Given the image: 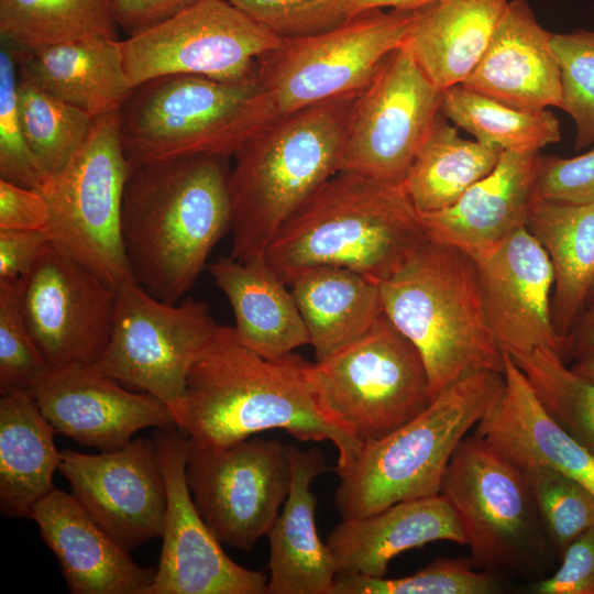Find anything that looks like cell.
Returning a JSON list of instances; mask_svg holds the SVG:
<instances>
[{"label": "cell", "instance_id": "c3c4849f", "mask_svg": "<svg viewBox=\"0 0 594 594\" xmlns=\"http://www.w3.org/2000/svg\"><path fill=\"white\" fill-rule=\"evenodd\" d=\"M200 0H109L117 28L128 36L141 33Z\"/></svg>", "mask_w": 594, "mask_h": 594}, {"label": "cell", "instance_id": "9a60e30c", "mask_svg": "<svg viewBox=\"0 0 594 594\" xmlns=\"http://www.w3.org/2000/svg\"><path fill=\"white\" fill-rule=\"evenodd\" d=\"M441 98L404 43L358 95L339 170L402 183L441 113Z\"/></svg>", "mask_w": 594, "mask_h": 594}, {"label": "cell", "instance_id": "277c9868", "mask_svg": "<svg viewBox=\"0 0 594 594\" xmlns=\"http://www.w3.org/2000/svg\"><path fill=\"white\" fill-rule=\"evenodd\" d=\"M359 94L278 118L234 154L230 173L233 258L265 257L282 224L339 172Z\"/></svg>", "mask_w": 594, "mask_h": 594}, {"label": "cell", "instance_id": "d4e9b609", "mask_svg": "<svg viewBox=\"0 0 594 594\" xmlns=\"http://www.w3.org/2000/svg\"><path fill=\"white\" fill-rule=\"evenodd\" d=\"M439 540L465 544L457 516L441 494L399 502L364 517L342 518L326 543L337 576L381 578L395 557Z\"/></svg>", "mask_w": 594, "mask_h": 594}, {"label": "cell", "instance_id": "816d5d0a", "mask_svg": "<svg viewBox=\"0 0 594 594\" xmlns=\"http://www.w3.org/2000/svg\"><path fill=\"white\" fill-rule=\"evenodd\" d=\"M570 369L581 378L594 383V352L573 362Z\"/></svg>", "mask_w": 594, "mask_h": 594}, {"label": "cell", "instance_id": "7a4b0ae2", "mask_svg": "<svg viewBox=\"0 0 594 594\" xmlns=\"http://www.w3.org/2000/svg\"><path fill=\"white\" fill-rule=\"evenodd\" d=\"M229 160L190 155L132 165L122 238L134 280L152 296L182 301L231 229Z\"/></svg>", "mask_w": 594, "mask_h": 594}, {"label": "cell", "instance_id": "f5cc1de1", "mask_svg": "<svg viewBox=\"0 0 594 594\" xmlns=\"http://www.w3.org/2000/svg\"><path fill=\"white\" fill-rule=\"evenodd\" d=\"M593 300H594V287H593V289H592V292H591V294H590L587 304H590V302L593 301ZM587 304H586V305H587Z\"/></svg>", "mask_w": 594, "mask_h": 594}, {"label": "cell", "instance_id": "5b68a950", "mask_svg": "<svg viewBox=\"0 0 594 594\" xmlns=\"http://www.w3.org/2000/svg\"><path fill=\"white\" fill-rule=\"evenodd\" d=\"M378 285L383 312L424 360L432 398L470 373H504L470 255L427 238Z\"/></svg>", "mask_w": 594, "mask_h": 594}, {"label": "cell", "instance_id": "836d02e7", "mask_svg": "<svg viewBox=\"0 0 594 594\" xmlns=\"http://www.w3.org/2000/svg\"><path fill=\"white\" fill-rule=\"evenodd\" d=\"M441 114L475 141L499 151H540L561 139L560 123L548 109H516L455 85L442 91Z\"/></svg>", "mask_w": 594, "mask_h": 594}, {"label": "cell", "instance_id": "8992f818", "mask_svg": "<svg viewBox=\"0 0 594 594\" xmlns=\"http://www.w3.org/2000/svg\"><path fill=\"white\" fill-rule=\"evenodd\" d=\"M503 385L502 373H470L441 391L407 424L362 443L355 461L339 475L336 505L341 517H364L399 502L440 494L454 452Z\"/></svg>", "mask_w": 594, "mask_h": 594}, {"label": "cell", "instance_id": "cb8c5ba5", "mask_svg": "<svg viewBox=\"0 0 594 594\" xmlns=\"http://www.w3.org/2000/svg\"><path fill=\"white\" fill-rule=\"evenodd\" d=\"M550 38L526 0H509L485 53L461 85L516 109L560 108V68Z\"/></svg>", "mask_w": 594, "mask_h": 594}, {"label": "cell", "instance_id": "4dcf8cb0", "mask_svg": "<svg viewBox=\"0 0 594 594\" xmlns=\"http://www.w3.org/2000/svg\"><path fill=\"white\" fill-rule=\"evenodd\" d=\"M316 361L363 337L383 314L380 285L350 268L316 266L288 284Z\"/></svg>", "mask_w": 594, "mask_h": 594}, {"label": "cell", "instance_id": "ee69618b", "mask_svg": "<svg viewBox=\"0 0 594 594\" xmlns=\"http://www.w3.org/2000/svg\"><path fill=\"white\" fill-rule=\"evenodd\" d=\"M537 196L565 204L594 202V144L590 151L573 157L540 156Z\"/></svg>", "mask_w": 594, "mask_h": 594}, {"label": "cell", "instance_id": "30bf717a", "mask_svg": "<svg viewBox=\"0 0 594 594\" xmlns=\"http://www.w3.org/2000/svg\"><path fill=\"white\" fill-rule=\"evenodd\" d=\"M131 167L118 112H112L95 118L69 163L59 173L43 177L36 188L48 204L52 240L114 289L134 280L121 230Z\"/></svg>", "mask_w": 594, "mask_h": 594}, {"label": "cell", "instance_id": "681fc988", "mask_svg": "<svg viewBox=\"0 0 594 594\" xmlns=\"http://www.w3.org/2000/svg\"><path fill=\"white\" fill-rule=\"evenodd\" d=\"M594 352V300L586 305L562 343L560 355L566 363Z\"/></svg>", "mask_w": 594, "mask_h": 594}, {"label": "cell", "instance_id": "603a6c76", "mask_svg": "<svg viewBox=\"0 0 594 594\" xmlns=\"http://www.w3.org/2000/svg\"><path fill=\"white\" fill-rule=\"evenodd\" d=\"M503 375L501 394L474 432L521 470L550 469L594 494V455L551 417L506 352Z\"/></svg>", "mask_w": 594, "mask_h": 594}, {"label": "cell", "instance_id": "7402d4cb", "mask_svg": "<svg viewBox=\"0 0 594 594\" xmlns=\"http://www.w3.org/2000/svg\"><path fill=\"white\" fill-rule=\"evenodd\" d=\"M30 519L56 557L72 594H147L156 569L139 565L70 493L54 488Z\"/></svg>", "mask_w": 594, "mask_h": 594}, {"label": "cell", "instance_id": "7bdbcfd3", "mask_svg": "<svg viewBox=\"0 0 594 594\" xmlns=\"http://www.w3.org/2000/svg\"><path fill=\"white\" fill-rule=\"evenodd\" d=\"M18 77L15 51L4 43L0 50V179L36 189L42 177L22 129Z\"/></svg>", "mask_w": 594, "mask_h": 594}, {"label": "cell", "instance_id": "f35d334b", "mask_svg": "<svg viewBox=\"0 0 594 594\" xmlns=\"http://www.w3.org/2000/svg\"><path fill=\"white\" fill-rule=\"evenodd\" d=\"M549 543L561 558L566 547L594 527V494L578 481L546 468L524 470Z\"/></svg>", "mask_w": 594, "mask_h": 594}, {"label": "cell", "instance_id": "8d00e7d4", "mask_svg": "<svg viewBox=\"0 0 594 594\" xmlns=\"http://www.w3.org/2000/svg\"><path fill=\"white\" fill-rule=\"evenodd\" d=\"M510 356L551 417L594 455V383L550 349Z\"/></svg>", "mask_w": 594, "mask_h": 594}, {"label": "cell", "instance_id": "60d3db41", "mask_svg": "<svg viewBox=\"0 0 594 594\" xmlns=\"http://www.w3.org/2000/svg\"><path fill=\"white\" fill-rule=\"evenodd\" d=\"M51 369L23 317L18 279L0 280V394H31Z\"/></svg>", "mask_w": 594, "mask_h": 594}, {"label": "cell", "instance_id": "7c38bea8", "mask_svg": "<svg viewBox=\"0 0 594 594\" xmlns=\"http://www.w3.org/2000/svg\"><path fill=\"white\" fill-rule=\"evenodd\" d=\"M217 327L206 302L169 304L129 280L117 288L111 336L95 366L162 400L177 422L189 370Z\"/></svg>", "mask_w": 594, "mask_h": 594}, {"label": "cell", "instance_id": "52a82bcc", "mask_svg": "<svg viewBox=\"0 0 594 594\" xmlns=\"http://www.w3.org/2000/svg\"><path fill=\"white\" fill-rule=\"evenodd\" d=\"M132 165L190 155L232 157L277 118L256 73L224 81L169 75L133 87L118 111Z\"/></svg>", "mask_w": 594, "mask_h": 594}, {"label": "cell", "instance_id": "8fae6325", "mask_svg": "<svg viewBox=\"0 0 594 594\" xmlns=\"http://www.w3.org/2000/svg\"><path fill=\"white\" fill-rule=\"evenodd\" d=\"M416 10L361 12L317 35L283 41L256 61L255 73L277 118L361 92L407 40Z\"/></svg>", "mask_w": 594, "mask_h": 594}, {"label": "cell", "instance_id": "4fadbf2b", "mask_svg": "<svg viewBox=\"0 0 594 594\" xmlns=\"http://www.w3.org/2000/svg\"><path fill=\"white\" fill-rule=\"evenodd\" d=\"M283 41L228 0H200L176 15L120 40L132 87L169 75L239 81Z\"/></svg>", "mask_w": 594, "mask_h": 594}, {"label": "cell", "instance_id": "e0dca14e", "mask_svg": "<svg viewBox=\"0 0 594 594\" xmlns=\"http://www.w3.org/2000/svg\"><path fill=\"white\" fill-rule=\"evenodd\" d=\"M153 441L167 506L160 562L147 594H266V575L230 559L198 513L186 479V436L173 425L157 428Z\"/></svg>", "mask_w": 594, "mask_h": 594}, {"label": "cell", "instance_id": "b9f144b4", "mask_svg": "<svg viewBox=\"0 0 594 594\" xmlns=\"http://www.w3.org/2000/svg\"><path fill=\"white\" fill-rule=\"evenodd\" d=\"M282 41L333 30L353 18L351 0H228Z\"/></svg>", "mask_w": 594, "mask_h": 594}, {"label": "cell", "instance_id": "3957f363", "mask_svg": "<svg viewBox=\"0 0 594 594\" xmlns=\"http://www.w3.org/2000/svg\"><path fill=\"white\" fill-rule=\"evenodd\" d=\"M425 239L402 183L339 170L282 224L265 260L287 285L316 266L350 268L380 283Z\"/></svg>", "mask_w": 594, "mask_h": 594}, {"label": "cell", "instance_id": "ffe728a7", "mask_svg": "<svg viewBox=\"0 0 594 594\" xmlns=\"http://www.w3.org/2000/svg\"><path fill=\"white\" fill-rule=\"evenodd\" d=\"M474 261L486 320L501 349L509 355L538 349L560 354L551 319L553 270L527 228Z\"/></svg>", "mask_w": 594, "mask_h": 594}, {"label": "cell", "instance_id": "6da1fadb", "mask_svg": "<svg viewBox=\"0 0 594 594\" xmlns=\"http://www.w3.org/2000/svg\"><path fill=\"white\" fill-rule=\"evenodd\" d=\"M309 365L294 352L263 358L245 346L232 327L218 324L189 370L176 426L196 449L228 447L272 429L301 442L330 441L340 475L362 443L327 411L309 378Z\"/></svg>", "mask_w": 594, "mask_h": 594}, {"label": "cell", "instance_id": "7dc6e473", "mask_svg": "<svg viewBox=\"0 0 594 594\" xmlns=\"http://www.w3.org/2000/svg\"><path fill=\"white\" fill-rule=\"evenodd\" d=\"M51 241L48 231L0 230V280L21 278Z\"/></svg>", "mask_w": 594, "mask_h": 594}, {"label": "cell", "instance_id": "484cf974", "mask_svg": "<svg viewBox=\"0 0 594 594\" xmlns=\"http://www.w3.org/2000/svg\"><path fill=\"white\" fill-rule=\"evenodd\" d=\"M290 462L288 496L268 530L267 593L331 594L336 569L327 543L316 526L317 498L312 481L328 471L324 455L316 448L301 450L287 444Z\"/></svg>", "mask_w": 594, "mask_h": 594}, {"label": "cell", "instance_id": "d6986e66", "mask_svg": "<svg viewBox=\"0 0 594 594\" xmlns=\"http://www.w3.org/2000/svg\"><path fill=\"white\" fill-rule=\"evenodd\" d=\"M31 396L58 433L101 451L122 448L144 428L176 425L162 400L120 386L95 364L53 367Z\"/></svg>", "mask_w": 594, "mask_h": 594}, {"label": "cell", "instance_id": "4316f807", "mask_svg": "<svg viewBox=\"0 0 594 594\" xmlns=\"http://www.w3.org/2000/svg\"><path fill=\"white\" fill-rule=\"evenodd\" d=\"M14 51L22 73L92 119L118 112L133 89L117 37L94 36Z\"/></svg>", "mask_w": 594, "mask_h": 594}, {"label": "cell", "instance_id": "ac0fdd59", "mask_svg": "<svg viewBox=\"0 0 594 594\" xmlns=\"http://www.w3.org/2000/svg\"><path fill=\"white\" fill-rule=\"evenodd\" d=\"M58 470L91 518L129 551L162 536L167 494L153 439L98 454L66 449Z\"/></svg>", "mask_w": 594, "mask_h": 594}, {"label": "cell", "instance_id": "74e56055", "mask_svg": "<svg viewBox=\"0 0 594 594\" xmlns=\"http://www.w3.org/2000/svg\"><path fill=\"white\" fill-rule=\"evenodd\" d=\"M502 590L499 574L477 571L470 558H439L398 579L337 576L331 594H494Z\"/></svg>", "mask_w": 594, "mask_h": 594}, {"label": "cell", "instance_id": "bcb514c9", "mask_svg": "<svg viewBox=\"0 0 594 594\" xmlns=\"http://www.w3.org/2000/svg\"><path fill=\"white\" fill-rule=\"evenodd\" d=\"M50 208L44 196L0 179V230L48 231Z\"/></svg>", "mask_w": 594, "mask_h": 594}, {"label": "cell", "instance_id": "f546056e", "mask_svg": "<svg viewBox=\"0 0 594 594\" xmlns=\"http://www.w3.org/2000/svg\"><path fill=\"white\" fill-rule=\"evenodd\" d=\"M526 228L553 270L551 319L562 348L594 287V202L565 204L537 196Z\"/></svg>", "mask_w": 594, "mask_h": 594}, {"label": "cell", "instance_id": "f6af8a7d", "mask_svg": "<svg viewBox=\"0 0 594 594\" xmlns=\"http://www.w3.org/2000/svg\"><path fill=\"white\" fill-rule=\"evenodd\" d=\"M535 594H594V527L563 551L559 569L530 586Z\"/></svg>", "mask_w": 594, "mask_h": 594}, {"label": "cell", "instance_id": "5bb4252c", "mask_svg": "<svg viewBox=\"0 0 594 594\" xmlns=\"http://www.w3.org/2000/svg\"><path fill=\"white\" fill-rule=\"evenodd\" d=\"M287 446L248 438L228 447L188 446L186 479L194 504L224 546L251 551L276 520L290 487Z\"/></svg>", "mask_w": 594, "mask_h": 594}, {"label": "cell", "instance_id": "44dd1931", "mask_svg": "<svg viewBox=\"0 0 594 594\" xmlns=\"http://www.w3.org/2000/svg\"><path fill=\"white\" fill-rule=\"evenodd\" d=\"M539 151H502L496 166L451 207L420 215L427 238L473 260L526 227L537 198Z\"/></svg>", "mask_w": 594, "mask_h": 594}, {"label": "cell", "instance_id": "d590c367", "mask_svg": "<svg viewBox=\"0 0 594 594\" xmlns=\"http://www.w3.org/2000/svg\"><path fill=\"white\" fill-rule=\"evenodd\" d=\"M18 98L24 138L41 177L59 173L85 142L94 119L45 91L20 69Z\"/></svg>", "mask_w": 594, "mask_h": 594}, {"label": "cell", "instance_id": "f1b7e54d", "mask_svg": "<svg viewBox=\"0 0 594 594\" xmlns=\"http://www.w3.org/2000/svg\"><path fill=\"white\" fill-rule=\"evenodd\" d=\"M509 0H438L416 10L405 44L437 86L461 85L485 53Z\"/></svg>", "mask_w": 594, "mask_h": 594}, {"label": "cell", "instance_id": "ab89813d", "mask_svg": "<svg viewBox=\"0 0 594 594\" xmlns=\"http://www.w3.org/2000/svg\"><path fill=\"white\" fill-rule=\"evenodd\" d=\"M558 59L561 105L574 121L576 151L594 144V30L551 33Z\"/></svg>", "mask_w": 594, "mask_h": 594}, {"label": "cell", "instance_id": "1f68e13d", "mask_svg": "<svg viewBox=\"0 0 594 594\" xmlns=\"http://www.w3.org/2000/svg\"><path fill=\"white\" fill-rule=\"evenodd\" d=\"M57 431L30 393L0 397V510L6 517L30 518L33 507L55 487L61 453Z\"/></svg>", "mask_w": 594, "mask_h": 594}, {"label": "cell", "instance_id": "ba28073f", "mask_svg": "<svg viewBox=\"0 0 594 594\" xmlns=\"http://www.w3.org/2000/svg\"><path fill=\"white\" fill-rule=\"evenodd\" d=\"M440 494L476 569L528 573L540 565L549 541L529 480L476 432L454 452Z\"/></svg>", "mask_w": 594, "mask_h": 594}, {"label": "cell", "instance_id": "83f0119b", "mask_svg": "<svg viewBox=\"0 0 594 594\" xmlns=\"http://www.w3.org/2000/svg\"><path fill=\"white\" fill-rule=\"evenodd\" d=\"M208 271L233 311L239 340L266 359H279L309 344V336L287 284L265 257L220 256Z\"/></svg>", "mask_w": 594, "mask_h": 594}, {"label": "cell", "instance_id": "e575fe53", "mask_svg": "<svg viewBox=\"0 0 594 594\" xmlns=\"http://www.w3.org/2000/svg\"><path fill=\"white\" fill-rule=\"evenodd\" d=\"M109 0H0L2 41L18 50L117 37Z\"/></svg>", "mask_w": 594, "mask_h": 594}, {"label": "cell", "instance_id": "9c48e42d", "mask_svg": "<svg viewBox=\"0 0 594 594\" xmlns=\"http://www.w3.org/2000/svg\"><path fill=\"white\" fill-rule=\"evenodd\" d=\"M308 373L327 411L361 443L393 432L433 399L420 353L384 312L363 337L310 363Z\"/></svg>", "mask_w": 594, "mask_h": 594}, {"label": "cell", "instance_id": "f907efd6", "mask_svg": "<svg viewBox=\"0 0 594 594\" xmlns=\"http://www.w3.org/2000/svg\"><path fill=\"white\" fill-rule=\"evenodd\" d=\"M438 0H351L353 16L374 10L391 8L393 10H418Z\"/></svg>", "mask_w": 594, "mask_h": 594}, {"label": "cell", "instance_id": "d6a6232c", "mask_svg": "<svg viewBox=\"0 0 594 594\" xmlns=\"http://www.w3.org/2000/svg\"><path fill=\"white\" fill-rule=\"evenodd\" d=\"M501 153L461 138L457 127L439 114L402 182L403 188L418 212L443 210L488 175Z\"/></svg>", "mask_w": 594, "mask_h": 594}, {"label": "cell", "instance_id": "2e32d148", "mask_svg": "<svg viewBox=\"0 0 594 594\" xmlns=\"http://www.w3.org/2000/svg\"><path fill=\"white\" fill-rule=\"evenodd\" d=\"M29 330L53 367L96 364L109 342L117 289L51 241L18 279Z\"/></svg>", "mask_w": 594, "mask_h": 594}]
</instances>
